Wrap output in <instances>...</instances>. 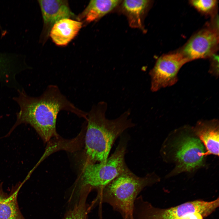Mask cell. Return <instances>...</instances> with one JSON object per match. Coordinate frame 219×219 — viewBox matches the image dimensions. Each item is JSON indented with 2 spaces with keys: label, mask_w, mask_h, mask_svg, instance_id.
<instances>
[{
  "label": "cell",
  "mask_w": 219,
  "mask_h": 219,
  "mask_svg": "<svg viewBox=\"0 0 219 219\" xmlns=\"http://www.w3.org/2000/svg\"><path fill=\"white\" fill-rule=\"evenodd\" d=\"M159 180L154 173L139 177L127 167L98 191L96 200L110 205L120 214L123 219H134V204L138 195L144 188Z\"/></svg>",
  "instance_id": "obj_3"
},
{
  "label": "cell",
  "mask_w": 219,
  "mask_h": 219,
  "mask_svg": "<svg viewBox=\"0 0 219 219\" xmlns=\"http://www.w3.org/2000/svg\"><path fill=\"white\" fill-rule=\"evenodd\" d=\"M188 60L180 52L165 54L159 57L149 72L151 90L156 92L174 85L178 81V74Z\"/></svg>",
  "instance_id": "obj_7"
},
{
  "label": "cell",
  "mask_w": 219,
  "mask_h": 219,
  "mask_svg": "<svg viewBox=\"0 0 219 219\" xmlns=\"http://www.w3.org/2000/svg\"><path fill=\"white\" fill-rule=\"evenodd\" d=\"M121 2L119 0H91L76 18L78 21L87 23L97 20L115 9Z\"/></svg>",
  "instance_id": "obj_12"
},
{
  "label": "cell",
  "mask_w": 219,
  "mask_h": 219,
  "mask_svg": "<svg viewBox=\"0 0 219 219\" xmlns=\"http://www.w3.org/2000/svg\"><path fill=\"white\" fill-rule=\"evenodd\" d=\"M219 198L210 201L198 200L177 206L162 209L153 206L141 196L136 198L134 219H203L219 206Z\"/></svg>",
  "instance_id": "obj_4"
},
{
  "label": "cell",
  "mask_w": 219,
  "mask_h": 219,
  "mask_svg": "<svg viewBox=\"0 0 219 219\" xmlns=\"http://www.w3.org/2000/svg\"><path fill=\"white\" fill-rule=\"evenodd\" d=\"M107 104L101 101L87 113L85 150L88 162L105 164L112 145L125 130L134 126L130 109L112 120L106 118Z\"/></svg>",
  "instance_id": "obj_2"
},
{
  "label": "cell",
  "mask_w": 219,
  "mask_h": 219,
  "mask_svg": "<svg viewBox=\"0 0 219 219\" xmlns=\"http://www.w3.org/2000/svg\"><path fill=\"white\" fill-rule=\"evenodd\" d=\"M22 185L12 188L9 194L5 192L0 186V219H25L19 208L17 196Z\"/></svg>",
  "instance_id": "obj_13"
},
{
  "label": "cell",
  "mask_w": 219,
  "mask_h": 219,
  "mask_svg": "<svg viewBox=\"0 0 219 219\" xmlns=\"http://www.w3.org/2000/svg\"><path fill=\"white\" fill-rule=\"evenodd\" d=\"M219 34L215 28H206L195 34L187 42L180 53L188 60L206 58L217 51Z\"/></svg>",
  "instance_id": "obj_8"
},
{
  "label": "cell",
  "mask_w": 219,
  "mask_h": 219,
  "mask_svg": "<svg viewBox=\"0 0 219 219\" xmlns=\"http://www.w3.org/2000/svg\"><path fill=\"white\" fill-rule=\"evenodd\" d=\"M44 26L51 28L57 22L65 18L75 17L66 0H38Z\"/></svg>",
  "instance_id": "obj_10"
},
{
  "label": "cell",
  "mask_w": 219,
  "mask_h": 219,
  "mask_svg": "<svg viewBox=\"0 0 219 219\" xmlns=\"http://www.w3.org/2000/svg\"><path fill=\"white\" fill-rule=\"evenodd\" d=\"M190 3L200 12L208 13L214 9L217 2L215 0H194L191 1Z\"/></svg>",
  "instance_id": "obj_16"
},
{
  "label": "cell",
  "mask_w": 219,
  "mask_h": 219,
  "mask_svg": "<svg viewBox=\"0 0 219 219\" xmlns=\"http://www.w3.org/2000/svg\"><path fill=\"white\" fill-rule=\"evenodd\" d=\"M83 23L69 18L62 19L55 23L50 31L52 40L58 46H65L77 35Z\"/></svg>",
  "instance_id": "obj_11"
},
{
  "label": "cell",
  "mask_w": 219,
  "mask_h": 219,
  "mask_svg": "<svg viewBox=\"0 0 219 219\" xmlns=\"http://www.w3.org/2000/svg\"><path fill=\"white\" fill-rule=\"evenodd\" d=\"M127 142V138H121L115 151L105 164L87 161L81 175L82 186L98 191L127 168L125 161Z\"/></svg>",
  "instance_id": "obj_5"
},
{
  "label": "cell",
  "mask_w": 219,
  "mask_h": 219,
  "mask_svg": "<svg viewBox=\"0 0 219 219\" xmlns=\"http://www.w3.org/2000/svg\"><path fill=\"white\" fill-rule=\"evenodd\" d=\"M13 99L19 107L11 132L21 124L32 126L45 142L57 137L56 123L61 111L71 112L86 120L87 113L78 108L61 92L56 85H49L43 93L37 97L30 96L23 88L17 90Z\"/></svg>",
  "instance_id": "obj_1"
},
{
  "label": "cell",
  "mask_w": 219,
  "mask_h": 219,
  "mask_svg": "<svg viewBox=\"0 0 219 219\" xmlns=\"http://www.w3.org/2000/svg\"><path fill=\"white\" fill-rule=\"evenodd\" d=\"M147 0H126L121 3V10L132 27L142 29L144 17L150 2Z\"/></svg>",
  "instance_id": "obj_14"
},
{
  "label": "cell",
  "mask_w": 219,
  "mask_h": 219,
  "mask_svg": "<svg viewBox=\"0 0 219 219\" xmlns=\"http://www.w3.org/2000/svg\"><path fill=\"white\" fill-rule=\"evenodd\" d=\"M88 195L85 192L80 193L78 201L66 213L63 219H86L90 207L86 203Z\"/></svg>",
  "instance_id": "obj_15"
},
{
  "label": "cell",
  "mask_w": 219,
  "mask_h": 219,
  "mask_svg": "<svg viewBox=\"0 0 219 219\" xmlns=\"http://www.w3.org/2000/svg\"><path fill=\"white\" fill-rule=\"evenodd\" d=\"M206 149V155H219V124L216 119L198 122L193 129Z\"/></svg>",
  "instance_id": "obj_9"
},
{
  "label": "cell",
  "mask_w": 219,
  "mask_h": 219,
  "mask_svg": "<svg viewBox=\"0 0 219 219\" xmlns=\"http://www.w3.org/2000/svg\"><path fill=\"white\" fill-rule=\"evenodd\" d=\"M173 146L176 166L172 175L193 171L203 165L206 149L195 134L194 135L185 133L180 135Z\"/></svg>",
  "instance_id": "obj_6"
}]
</instances>
